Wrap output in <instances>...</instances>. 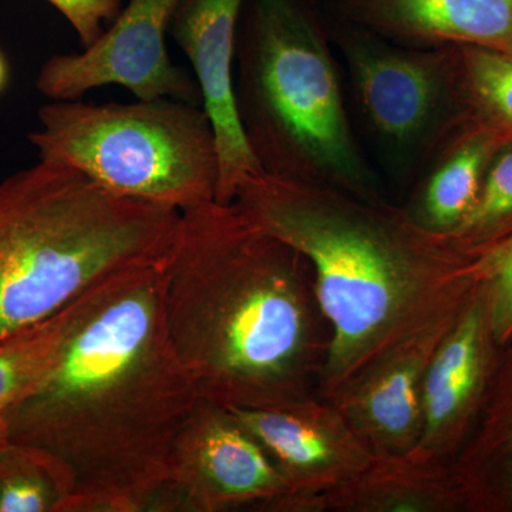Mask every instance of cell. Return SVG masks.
Wrapping results in <instances>:
<instances>
[{"label": "cell", "mask_w": 512, "mask_h": 512, "mask_svg": "<svg viewBox=\"0 0 512 512\" xmlns=\"http://www.w3.org/2000/svg\"><path fill=\"white\" fill-rule=\"evenodd\" d=\"M503 138L466 114L419 174L412 204L414 220L448 234L476 204L488 165L504 146Z\"/></svg>", "instance_id": "2e32d148"}, {"label": "cell", "mask_w": 512, "mask_h": 512, "mask_svg": "<svg viewBox=\"0 0 512 512\" xmlns=\"http://www.w3.org/2000/svg\"><path fill=\"white\" fill-rule=\"evenodd\" d=\"M160 262L80 296L45 375L3 412L9 440L45 454L62 477L64 512L156 511L170 481L201 397L168 336Z\"/></svg>", "instance_id": "6da1fadb"}, {"label": "cell", "mask_w": 512, "mask_h": 512, "mask_svg": "<svg viewBox=\"0 0 512 512\" xmlns=\"http://www.w3.org/2000/svg\"><path fill=\"white\" fill-rule=\"evenodd\" d=\"M245 0H181L170 32L188 57L217 141V197L232 204L239 185L262 173L237 113L234 93L235 45Z\"/></svg>", "instance_id": "30bf717a"}, {"label": "cell", "mask_w": 512, "mask_h": 512, "mask_svg": "<svg viewBox=\"0 0 512 512\" xmlns=\"http://www.w3.org/2000/svg\"><path fill=\"white\" fill-rule=\"evenodd\" d=\"M286 512L470 511L454 460L409 453L377 457L349 483L311 497L291 498Z\"/></svg>", "instance_id": "9a60e30c"}, {"label": "cell", "mask_w": 512, "mask_h": 512, "mask_svg": "<svg viewBox=\"0 0 512 512\" xmlns=\"http://www.w3.org/2000/svg\"><path fill=\"white\" fill-rule=\"evenodd\" d=\"M181 0H130L82 52L50 57L36 86L47 99L76 100L97 87H126L138 100L202 104L197 82L168 56L165 35Z\"/></svg>", "instance_id": "9c48e42d"}, {"label": "cell", "mask_w": 512, "mask_h": 512, "mask_svg": "<svg viewBox=\"0 0 512 512\" xmlns=\"http://www.w3.org/2000/svg\"><path fill=\"white\" fill-rule=\"evenodd\" d=\"M8 423H6L5 416L0 412V448L9 443Z\"/></svg>", "instance_id": "cb8c5ba5"}, {"label": "cell", "mask_w": 512, "mask_h": 512, "mask_svg": "<svg viewBox=\"0 0 512 512\" xmlns=\"http://www.w3.org/2000/svg\"><path fill=\"white\" fill-rule=\"evenodd\" d=\"M291 493L268 451L234 412L201 399L175 443L170 481L156 511H266Z\"/></svg>", "instance_id": "ba28073f"}, {"label": "cell", "mask_w": 512, "mask_h": 512, "mask_svg": "<svg viewBox=\"0 0 512 512\" xmlns=\"http://www.w3.org/2000/svg\"><path fill=\"white\" fill-rule=\"evenodd\" d=\"M232 204L311 265L329 326L322 399L389 350L457 319L481 291L483 252L423 227L386 197L262 171L239 185Z\"/></svg>", "instance_id": "7a4b0ae2"}, {"label": "cell", "mask_w": 512, "mask_h": 512, "mask_svg": "<svg viewBox=\"0 0 512 512\" xmlns=\"http://www.w3.org/2000/svg\"><path fill=\"white\" fill-rule=\"evenodd\" d=\"M72 305L0 342V412L26 396L45 375L66 332Z\"/></svg>", "instance_id": "ffe728a7"}, {"label": "cell", "mask_w": 512, "mask_h": 512, "mask_svg": "<svg viewBox=\"0 0 512 512\" xmlns=\"http://www.w3.org/2000/svg\"><path fill=\"white\" fill-rule=\"evenodd\" d=\"M454 464L470 512H512V338L498 352L476 424Z\"/></svg>", "instance_id": "e0dca14e"}, {"label": "cell", "mask_w": 512, "mask_h": 512, "mask_svg": "<svg viewBox=\"0 0 512 512\" xmlns=\"http://www.w3.org/2000/svg\"><path fill=\"white\" fill-rule=\"evenodd\" d=\"M333 19L412 47H480L512 57V0H325Z\"/></svg>", "instance_id": "5bb4252c"}, {"label": "cell", "mask_w": 512, "mask_h": 512, "mask_svg": "<svg viewBox=\"0 0 512 512\" xmlns=\"http://www.w3.org/2000/svg\"><path fill=\"white\" fill-rule=\"evenodd\" d=\"M231 410L284 474L292 491L286 497L340 487L377 458L335 404L319 396L274 409Z\"/></svg>", "instance_id": "8fae6325"}, {"label": "cell", "mask_w": 512, "mask_h": 512, "mask_svg": "<svg viewBox=\"0 0 512 512\" xmlns=\"http://www.w3.org/2000/svg\"><path fill=\"white\" fill-rule=\"evenodd\" d=\"M69 20L84 46L103 33L104 22L119 12L121 0H47Z\"/></svg>", "instance_id": "603a6c76"}, {"label": "cell", "mask_w": 512, "mask_h": 512, "mask_svg": "<svg viewBox=\"0 0 512 512\" xmlns=\"http://www.w3.org/2000/svg\"><path fill=\"white\" fill-rule=\"evenodd\" d=\"M500 348L481 291L441 340L423 386V430L412 453L454 460L483 406Z\"/></svg>", "instance_id": "4fadbf2b"}, {"label": "cell", "mask_w": 512, "mask_h": 512, "mask_svg": "<svg viewBox=\"0 0 512 512\" xmlns=\"http://www.w3.org/2000/svg\"><path fill=\"white\" fill-rule=\"evenodd\" d=\"M512 234V141L488 165L476 204L448 237L468 251L483 252Z\"/></svg>", "instance_id": "44dd1931"}, {"label": "cell", "mask_w": 512, "mask_h": 512, "mask_svg": "<svg viewBox=\"0 0 512 512\" xmlns=\"http://www.w3.org/2000/svg\"><path fill=\"white\" fill-rule=\"evenodd\" d=\"M326 30L380 165L412 183L466 117L457 47L397 45L336 19Z\"/></svg>", "instance_id": "52a82bcc"}, {"label": "cell", "mask_w": 512, "mask_h": 512, "mask_svg": "<svg viewBox=\"0 0 512 512\" xmlns=\"http://www.w3.org/2000/svg\"><path fill=\"white\" fill-rule=\"evenodd\" d=\"M234 93L265 173L386 197L353 130L326 23L308 0H245Z\"/></svg>", "instance_id": "5b68a950"}, {"label": "cell", "mask_w": 512, "mask_h": 512, "mask_svg": "<svg viewBox=\"0 0 512 512\" xmlns=\"http://www.w3.org/2000/svg\"><path fill=\"white\" fill-rule=\"evenodd\" d=\"M6 80H8V67H6L5 59L0 55V90L5 87Z\"/></svg>", "instance_id": "d4e9b609"}, {"label": "cell", "mask_w": 512, "mask_h": 512, "mask_svg": "<svg viewBox=\"0 0 512 512\" xmlns=\"http://www.w3.org/2000/svg\"><path fill=\"white\" fill-rule=\"evenodd\" d=\"M457 319L437 323L389 350L329 400L377 457L406 456L419 444L424 377Z\"/></svg>", "instance_id": "7c38bea8"}, {"label": "cell", "mask_w": 512, "mask_h": 512, "mask_svg": "<svg viewBox=\"0 0 512 512\" xmlns=\"http://www.w3.org/2000/svg\"><path fill=\"white\" fill-rule=\"evenodd\" d=\"M483 298L495 345L512 338V234L481 255Z\"/></svg>", "instance_id": "7402d4cb"}, {"label": "cell", "mask_w": 512, "mask_h": 512, "mask_svg": "<svg viewBox=\"0 0 512 512\" xmlns=\"http://www.w3.org/2000/svg\"><path fill=\"white\" fill-rule=\"evenodd\" d=\"M464 110L512 141V57L480 47H457Z\"/></svg>", "instance_id": "ac0fdd59"}, {"label": "cell", "mask_w": 512, "mask_h": 512, "mask_svg": "<svg viewBox=\"0 0 512 512\" xmlns=\"http://www.w3.org/2000/svg\"><path fill=\"white\" fill-rule=\"evenodd\" d=\"M39 157L76 168L111 192L183 211L217 197L220 163L202 107L53 100L30 134Z\"/></svg>", "instance_id": "8992f818"}, {"label": "cell", "mask_w": 512, "mask_h": 512, "mask_svg": "<svg viewBox=\"0 0 512 512\" xmlns=\"http://www.w3.org/2000/svg\"><path fill=\"white\" fill-rule=\"evenodd\" d=\"M178 218L45 158L0 181V342L111 275L160 262Z\"/></svg>", "instance_id": "277c9868"}, {"label": "cell", "mask_w": 512, "mask_h": 512, "mask_svg": "<svg viewBox=\"0 0 512 512\" xmlns=\"http://www.w3.org/2000/svg\"><path fill=\"white\" fill-rule=\"evenodd\" d=\"M309 3H312V5H316V3H323L325 0H308Z\"/></svg>", "instance_id": "484cf974"}, {"label": "cell", "mask_w": 512, "mask_h": 512, "mask_svg": "<svg viewBox=\"0 0 512 512\" xmlns=\"http://www.w3.org/2000/svg\"><path fill=\"white\" fill-rule=\"evenodd\" d=\"M67 490L49 458L9 441L0 448V512H64Z\"/></svg>", "instance_id": "d6986e66"}, {"label": "cell", "mask_w": 512, "mask_h": 512, "mask_svg": "<svg viewBox=\"0 0 512 512\" xmlns=\"http://www.w3.org/2000/svg\"><path fill=\"white\" fill-rule=\"evenodd\" d=\"M158 269L168 336L201 399L274 409L319 396L329 326L301 252L207 201L180 211Z\"/></svg>", "instance_id": "3957f363"}]
</instances>
